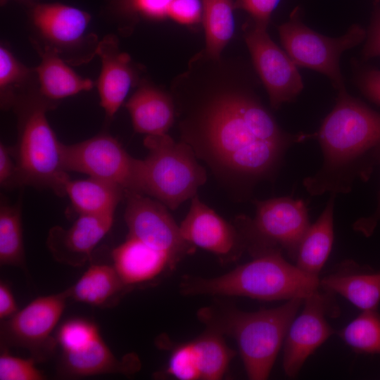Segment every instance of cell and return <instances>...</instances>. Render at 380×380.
I'll return each instance as SVG.
<instances>
[{"instance_id": "6da1fadb", "label": "cell", "mask_w": 380, "mask_h": 380, "mask_svg": "<svg viewBox=\"0 0 380 380\" xmlns=\"http://www.w3.org/2000/svg\"><path fill=\"white\" fill-rule=\"evenodd\" d=\"M313 137L284 132L255 99L230 94L211 101L196 132L183 141L246 194L260 181L274 177L291 145Z\"/></svg>"}, {"instance_id": "7a4b0ae2", "label": "cell", "mask_w": 380, "mask_h": 380, "mask_svg": "<svg viewBox=\"0 0 380 380\" xmlns=\"http://www.w3.org/2000/svg\"><path fill=\"white\" fill-rule=\"evenodd\" d=\"M324 163L303 180L312 196L348 193L356 179L367 180L380 158V113L338 90L336 105L315 133Z\"/></svg>"}, {"instance_id": "3957f363", "label": "cell", "mask_w": 380, "mask_h": 380, "mask_svg": "<svg viewBox=\"0 0 380 380\" xmlns=\"http://www.w3.org/2000/svg\"><path fill=\"white\" fill-rule=\"evenodd\" d=\"M303 301L291 298L277 308L254 312L210 307L200 310L198 316L208 329L235 339L249 379L265 380Z\"/></svg>"}, {"instance_id": "277c9868", "label": "cell", "mask_w": 380, "mask_h": 380, "mask_svg": "<svg viewBox=\"0 0 380 380\" xmlns=\"http://www.w3.org/2000/svg\"><path fill=\"white\" fill-rule=\"evenodd\" d=\"M319 287V277L303 272L279 252L255 256L215 277H186L179 285L185 296H243L267 301L305 299Z\"/></svg>"}, {"instance_id": "5b68a950", "label": "cell", "mask_w": 380, "mask_h": 380, "mask_svg": "<svg viewBox=\"0 0 380 380\" xmlns=\"http://www.w3.org/2000/svg\"><path fill=\"white\" fill-rule=\"evenodd\" d=\"M21 106L15 150V187L48 189L59 196H65V184L70 177L63 164V144L46 115L52 104L44 99Z\"/></svg>"}, {"instance_id": "8992f818", "label": "cell", "mask_w": 380, "mask_h": 380, "mask_svg": "<svg viewBox=\"0 0 380 380\" xmlns=\"http://www.w3.org/2000/svg\"><path fill=\"white\" fill-rule=\"evenodd\" d=\"M148 155L143 160V192L170 210L197 194L207 180L205 170L187 142L167 134L146 136Z\"/></svg>"}, {"instance_id": "52a82bcc", "label": "cell", "mask_w": 380, "mask_h": 380, "mask_svg": "<svg viewBox=\"0 0 380 380\" xmlns=\"http://www.w3.org/2000/svg\"><path fill=\"white\" fill-rule=\"evenodd\" d=\"M253 219L240 216L236 228L253 257L285 253L295 262L300 242L310 226L305 202L289 196L255 201Z\"/></svg>"}, {"instance_id": "ba28073f", "label": "cell", "mask_w": 380, "mask_h": 380, "mask_svg": "<svg viewBox=\"0 0 380 380\" xmlns=\"http://www.w3.org/2000/svg\"><path fill=\"white\" fill-rule=\"evenodd\" d=\"M63 164L77 172L115 184L126 191L143 192V160L130 156L113 137L101 134L63 144Z\"/></svg>"}, {"instance_id": "9c48e42d", "label": "cell", "mask_w": 380, "mask_h": 380, "mask_svg": "<svg viewBox=\"0 0 380 380\" xmlns=\"http://www.w3.org/2000/svg\"><path fill=\"white\" fill-rule=\"evenodd\" d=\"M285 51L297 66L318 71L327 76L338 89H345L339 68L341 54L357 45L365 37V31L353 25L342 37L324 36L305 25L298 13L279 27Z\"/></svg>"}, {"instance_id": "30bf717a", "label": "cell", "mask_w": 380, "mask_h": 380, "mask_svg": "<svg viewBox=\"0 0 380 380\" xmlns=\"http://www.w3.org/2000/svg\"><path fill=\"white\" fill-rule=\"evenodd\" d=\"M68 298L67 289L38 297L12 317L1 321V343L28 350L37 362L48 359L58 343L51 333L64 311Z\"/></svg>"}, {"instance_id": "8fae6325", "label": "cell", "mask_w": 380, "mask_h": 380, "mask_svg": "<svg viewBox=\"0 0 380 380\" xmlns=\"http://www.w3.org/2000/svg\"><path fill=\"white\" fill-rule=\"evenodd\" d=\"M125 198L128 236L165 253L174 267L195 251L196 247L184 239L179 226L163 203L133 191H126Z\"/></svg>"}, {"instance_id": "7c38bea8", "label": "cell", "mask_w": 380, "mask_h": 380, "mask_svg": "<svg viewBox=\"0 0 380 380\" xmlns=\"http://www.w3.org/2000/svg\"><path fill=\"white\" fill-rule=\"evenodd\" d=\"M337 311L334 293L320 286L304 299L303 310L293 319L284 340L286 375L296 376L309 356L334 333L326 315H336Z\"/></svg>"}, {"instance_id": "4fadbf2b", "label": "cell", "mask_w": 380, "mask_h": 380, "mask_svg": "<svg viewBox=\"0 0 380 380\" xmlns=\"http://www.w3.org/2000/svg\"><path fill=\"white\" fill-rule=\"evenodd\" d=\"M245 39L272 106L277 108L296 99L303 83L297 65L288 53L271 39L266 29L255 27Z\"/></svg>"}, {"instance_id": "5bb4252c", "label": "cell", "mask_w": 380, "mask_h": 380, "mask_svg": "<svg viewBox=\"0 0 380 380\" xmlns=\"http://www.w3.org/2000/svg\"><path fill=\"white\" fill-rule=\"evenodd\" d=\"M179 229L185 241L222 260H234L245 249L237 228L202 202L197 194L191 198L189 210Z\"/></svg>"}, {"instance_id": "9a60e30c", "label": "cell", "mask_w": 380, "mask_h": 380, "mask_svg": "<svg viewBox=\"0 0 380 380\" xmlns=\"http://www.w3.org/2000/svg\"><path fill=\"white\" fill-rule=\"evenodd\" d=\"M114 215H79L69 228L56 225L47 235L46 246L53 259L72 267L90 261L96 245L110 229Z\"/></svg>"}, {"instance_id": "2e32d148", "label": "cell", "mask_w": 380, "mask_h": 380, "mask_svg": "<svg viewBox=\"0 0 380 380\" xmlns=\"http://www.w3.org/2000/svg\"><path fill=\"white\" fill-rule=\"evenodd\" d=\"M32 19L39 34L58 53L59 49L82 44L87 35L91 16L77 7L44 3L33 8Z\"/></svg>"}, {"instance_id": "e0dca14e", "label": "cell", "mask_w": 380, "mask_h": 380, "mask_svg": "<svg viewBox=\"0 0 380 380\" xmlns=\"http://www.w3.org/2000/svg\"><path fill=\"white\" fill-rule=\"evenodd\" d=\"M101 61L97 80L100 105L106 118L111 119L124 103L134 82L130 57L120 51L115 37L108 35L100 41L95 50Z\"/></svg>"}, {"instance_id": "ac0fdd59", "label": "cell", "mask_w": 380, "mask_h": 380, "mask_svg": "<svg viewBox=\"0 0 380 380\" xmlns=\"http://www.w3.org/2000/svg\"><path fill=\"white\" fill-rule=\"evenodd\" d=\"M319 286L344 297L353 305L365 310H377L380 302V272L346 260L336 269L319 279Z\"/></svg>"}, {"instance_id": "d6986e66", "label": "cell", "mask_w": 380, "mask_h": 380, "mask_svg": "<svg viewBox=\"0 0 380 380\" xmlns=\"http://www.w3.org/2000/svg\"><path fill=\"white\" fill-rule=\"evenodd\" d=\"M60 371L68 376H88L101 374H132L141 367L135 354L117 358L101 336L86 346L72 351H63Z\"/></svg>"}, {"instance_id": "ffe728a7", "label": "cell", "mask_w": 380, "mask_h": 380, "mask_svg": "<svg viewBox=\"0 0 380 380\" xmlns=\"http://www.w3.org/2000/svg\"><path fill=\"white\" fill-rule=\"evenodd\" d=\"M113 266L129 286L153 280L174 266L168 256L141 241L127 236L111 253Z\"/></svg>"}, {"instance_id": "44dd1931", "label": "cell", "mask_w": 380, "mask_h": 380, "mask_svg": "<svg viewBox=\"0 0 380 380\" xmlns=\"http://www.w3.org/2000/svg\"><path fill=\"white\" fill-rule=\"evenodd\" d=\"M137 133L148 135L167 134L174 122L171 99L149 85L139 87L125 104Z\"/></svg>"}, {"instance_id": "7402d4cb", "label": "cell", "mask_w": 380, "mask_h": 380, "mask_svg": "<svg viewBox=\"0 0 380 380\" xmlns=\"http://www.w3.org/2000/svg\"><path fill=\"white\" fill-rule=\"evenodd\" d=\"M41 61L36 68L42 97L48 101L63 99L89 91L94 83L77 74L58 53L46 47L39 51Z\"/></svg>"}, {"instance_id": "603a6c76", "label": "cell", "mask_w": 380, "mask_h": 380, "mask_svg": "<svg viewBox=\"0 0 380 380\" xmlns=\"http://www.w3.org/2000/svg\"><path fill=\"white\" fill-rule=\"evenodd\" d=\"M65 196L78 215L106 216L114 215L118 203L125 198V191L111 182L89 177L69 179L65 184Z\"/></svg>"}, {"instance_id": "cb8c5ba5", "label": "cell", "mask_w": 380, "mask_h": 380, "mask_svg": "<svg viewBox=\"0 0 380 380\" xmlns=\"http://www.w3.org/2000/svg\"><path fill=\"white\" fill-rule=\"evenodd\" d=\"M336 195L331 194L325 208L317 221L310 224L298 248L295 265L312 276L319 277L332 248Z\"/></svg>"}, {"instance_id": "d4e9b609", "label": "cell", "mask_w": 380, "mask_h": 380, "mask_svg": "<svg viewBox=\"0 0 380 380\" xmlns=\"http://www.w3.org/2000/svg\"><path fill=\"white\" fill-rule=\"evenodd\" d=\"M129 286L113 265L93 264L74 286L68 289L69 298L94 306L110 305L127 291Z\"/></svg>"}, {"instance_id": "484cf974", "label": "cell", "mask_w": 380, "mask_h": 380, "mask_svg": "<svg viewBox=\"0 0 380 380\" xmlns=\"http://www.w3.org/2000/svg\"><path fill=\"white\" fill-rule=\"evenodd\" d=\"M202 1L206 52L217 59L234 34V4L232 0Z\"/></svg>"}, {"instance_id": "4316f807", "label": "cell", "mask_w": 380, "mask_h": 380, "mask_svg": "<svg viewBox=\"0 0 380 380\" xmlns=\"http://www.w3.org/2000/svg\"><path fill=\"white\" fill-rule=\"evenodd\" d=\"M0 263L25 269L21 203H1L0 207Z\"/></svg>"}, {"instance_id": "83f0119b", "label": "cell", "mask_w": 380, "mask_h": 380, "mask_svg": "<svg viewBox=\"0 0 380 380\" xmlns=\"http://www.w3.org/2000/svg\"><path fill=\"white\" fill-rule=\"evenodd\" d=\"M193 342L198 357L201 380L221 379L235 355L222 334L208 329Z\"/></svg>"}, {"instance_id": "f1b7e54d", "label": "cell", "mask_w": 380, "mask_h": 380, "mask_svg": "<svg viewBox=\"0 0 380 380\" xmlns=\"http://www.w3.org/2000/svg\"><path fill=\"white\" fill-rule=\"evenodd\" d=\"M338 335L356 353L380 355V314L362 311Z\"/></svg>"}, {"instance_id": "f546056e", "label": "cell", "mask_w": 380, "mask_h": 380, "mask_svg": "<svg viewBox=\"0 0 380 380\" xmlns=\"http://www.w3.org/2000/svg\"><path fill=\"white\" fill-rule=\"evenodd\" d=\"M98 327L83 319H70L63 323L57 333V343L63 351L80 349L100 337Z\"/></svg>"}, {"instance_id": "4dcf8cb0", "label": "cell", "mask_w": 380, "mask_h": 380, "mask_svg": "<svg viewBox=\"0 0 380 380\" xmlns=\"http://www.w3.org/2000/svg\"><path fill=\"white\" fill-rule=\"evenodd\" d=\"M165 372L179 380L201 379L198 357L193 341L174 348Z\"/></svg>"}, {"instance_id": "1f68e13d", "label": "cell", "mask_w": 380, "mask_h": 380, "mask_svg": "<svg viewBox=\"0 0 380 380\" xmlns=\"http://www.w3.org/2000/svg\"><path fill=\"white\" fill-rule=\"evenodd\" d=\"M29 72L30 70L8 49L0 47V89L4 106L13 103L11 88L23 82Z\"/></svg>"}, {"instance_id": "d6a6232c", "label": "cell", "mask_w": 380, "mask_h": 380, "mask_svg": "<svg viewBox=\"0 0 380 380\" xmlns=\"http://www.w3.org/2000/svg\"><path fill=\"white\" fill-rule=\"evenodd\" d=\"M33 357L22 358L4 350L0 355V380H42L46 376Z\"/></svg>"}, {"instance_id": "836d02e7", "label": "cell", "mask_w": 380, "mask_h": 380, "mask_svg": "<svg viewBox=\"0 0 380 380\" xmlns=\"http://www.w3.org/2000/svg\"><path fill=\"white\" fill-rule=\"evenodd\" d=\"M173 0H117L119 10L129 16L160 20L167 18V11Z\"/></svg>"}, {"instance_id": "e575fe53", "label": "cell", "mask_w": 380, "mask_h": 380, "mask_svg": "<svg viewBox=\"0 0 380 380\" xmlns=\"http://www.w3.org/2000/svg\"><path fill=\"white\" fill-rule=\"evenodd\" d=\"M203 1L173 0L170 4L167 17L184 25H193L203 18Z\"/></svg>"}, {"instance_id": "d590c367", "label": "cell", "mask_w": 380, "mask_h": 380, "mask_svg": "<svg viewBox=\"0 0 380 380\" xmlns=\"http://www.w3.org/2000/svg\"><path fill=\"white\" fill-rule=\"evenodd\" d=\"M280 0H236L234 8L248 13L257 27L266 29L270 16Z\"/></svg>"}, {"instance_id": "8d00e7d4", "label": "cell", "mask_w": 380, "mask_h": 380, "mask_svg": "<svg viewBox=\"0 0 380 380\" xmlns=\"http://www.w3.org/2000/svg\"><path fill=\"white\" fill-rule=\"evenodd\" d=\"M12 151L4 144H0V184L2 187H15L16 163Z\"/></svg>"}, {"instance_id": "74e56055", "label": "cell", "mask_w": 380, "mask_h": 380, "mask_svg": "<svg viewBox=\"0 0 380 380\" xmlns=\"http://www.w3.org/2000/svg\"><path fill=\"white\" fill-rule=\"evenodd\" d=\"M360 87L370 99L380 105V70L366 72L360 80Z\"/></svg>"}, {"instance_id": "f35d334b", "label": "cell", "mask_w": 380, "mask_h": 380, "mask_svg": "<svg viewBox=\"0 0 380 380\" xmlns=\"http://www.w3.org/2000/svg\"><path fill=\"white\" fill-rule=\"evenodd\" d=\"M18 306L13 295V293L6 283H0V319L4 320L15 315L17 312Z\"/></svg>"}, {"instance_id": "ab89813d", "label": "cell", "mask_w": 380, "mask_h": 380, "mask_svg": "<svg viewBox=\"0 0 380 380\" xmlns=\"http://www.w3.org/2000/svg\"><path fill=\"white\" fill-rule=\"evenodd\" d=\"M364 55L369 57L380 56V13H379L369 31Z\"/></svg>"}, {"instance_id": "60d3db41", "label": "cell", "mask_w": 380, "mask_h": 380, "mask_svg": "<svg viewBox=\"0 0 380 380\" xmlns=\"http://www.w3.org/2000/svg\"><path fill=\"white\" fill-rule=\"evenodd\" d=\"M379 163L380 164V158ZM379 219H380V195L379 207L376 213L370 218L358 220L355 224V229L360 230L365 234H370Z\"/></svg>"}]
</instances>
